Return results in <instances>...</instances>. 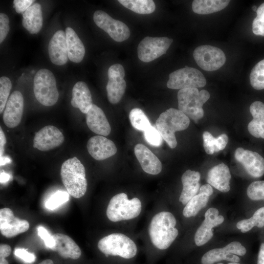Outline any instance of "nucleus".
Returning <instances> with one entry per match:
<instances>
[{
    "label": "nucleus",
    "mask_w": 264,
    "mask_h": 264,
    "mask_svg": "<svg viewBox=\"0 0 264 264\" xmlns=\"http://www.w3.org/2000/svg\"><path fill=\"white\" fill-rule=\"evenodd\" d=\"M230 0H195L192 4L193 12L198 14H209L225 8Z\"/></svg>",
    "instance_id": "29"
},
{
    "label": "nucleus",
    "mask_w": 264,
    "mask_h": 264,
    "mask_svg": "<svg viewBox=\"0 0 264 264\" xmlns=\"http://www.w3.org/2000/svg\"><path fill=\"white\" fill-rule=\"evenodd\" d=\"M60 174L63 183L70 195L78 198L85 195L88 188L85 168L76 157L64 162Z\"/></svg>",
    "instance_id": "4"
},
{
    "label": "nucleus",
    "mask_w": 264,
    "mask_h": 264,
    "mask_svg": "<svg viewBox=\"0 0 264 264\" xmlns=\"http://www.w3.org/2000/svg\"><path fill=\"white\" fill-rule=\"evenodd\" d=\"M163 203L160 200L154 202L143 229L137 234L142 242L145 264H154L171 247L179 234L176 216L164 208Z\"/></svg>",
    "instance_id": "1"
},
{
    "label": "nucleus",
    "mask_w": 264,
    "mask_h": 264,
    "mask_svg": "<svg viewBox=\"0 0 264 264\" xmlns=\"http://www.w3.org/2000/svg\"><path fill=\"white\" fill-rule=\"evenodd\" d=\"M256 13L257 15L264 14V2L257 8Z\"/></svg>",
    "instance_id": "54"
},
{
    "label": "nucleus",
    "mask_w": 264,
    "mask_h": 264,
    "mask_svg": "<svg viewBox=\"0 0 264 264\" xmlns=\"http://www.w3.org/2000/svg\"><path fill=\"white\" fill-rule=\"evenodd\" d=\"M69 194L63 191H57L46 201L45 207L49 210H54L69 200Z\"/></svg>",
    "instance_id": "36"
},
{
    "label": "nucleus",
    "mask_w": 264,
    "mask_h": 264,
    "mask_svg": "<svg viewBox=\"0 0 264 264\" xmlns=\"http://www.w3.org/2000/svg\"><path fill=\"white\" fill-rule=\"evenodd\" d=\"M34 1L33 0H14V7L17 13L23 14Z\"/></svg>",
    "instance_id": "46"
},
{
    "label": "nucleus",
    "mask_w": 264,
    "mask_h": 264,
    "mask_svg": "<svg viewBox=\"0 0 264 264\" xmlns=\"http://www.w3.org/2000/svg\"><path fill=\"white\" fill-rule=\"evenodd\" d=\"M11 252V248L6 244L0 245V264H9L6 258L9 256Z\"/></svg>",
    "instance_id": "47"
},
{
    "label": "nucleus",
    "mask_w": 264,
    "mask_h": 264,
    "mask_svg": "<svg viewBox=\"0 0 264 264\" xmlns=\"http://www.w3.org/2000/svg\"><path fill=\"white\" fill-rule=\"evenodd\" d=\"M88 128L94 133L107 136L111 132V127L103 110L95 104L92 105L86 114Z\"/></svg>",
    "instance_id": "22"
},
{
    "label": "nucleus",
    "mask_w": 264,
    "mask_h": 264,
    "mask_svg": "<svg viewBox=\"0 0 264 264\" xmlns=\"http://www.w3.org/2000/svg\"><path fill=\"white\" fill-rule=\"evenodd\" d=\"M252 31L256 35L264 36V14L257 15L254 19Z\"/></svg>",
    "instance_id": "44"
},
{
    "label": "nucleus",
    "mask_w": 264,
    "mask_h": 264,
    "mask_svg": "<svg viewBox=\"0 0 264 264\" xmlns=\"http://www.w3.org/2000/svg\"><path fill=\"white\" fill-rule=\"evenodd\" d=\"M149 202L136 195L120 192L110 199L106 210L108 220L117 229L134 232L137 222L146 211Z\"/></svg>",
    "instance_id": "2"
},
{
    "label": "nucleus",
    "mask_w": 264,
    "mask_h": 264,
    "mask_svg": "<svg viewBox=\"0 0 264 264\" xmlns=\"http://www.w3.org/2000/svg\"><path fill=\"white\" fill-rule=\"evenodd\" d=\"M143 132L144 137L149 144L155 147L161 145L163 138L157 129L151 126Z\"/></svg>",
    "instance_id": "38"
},
{
    "label": "nucleus",
    "mask_w": 264,
    "mask_h": 264,
    "mask_svg": "<svg viewBox=\"0 0 264 264\" xmlns=\"http://www.w3.org/2000/svg\"><path fill=\"white\" fill-rule=\"evenodd\" d=\"M38 264H54V263L53 261L50 259H46L43 261L42 262L39 263Z\"/></svg>",
    "instance_id": "55"
},
{
    "label": "nucleus",
    "mask_w": 264,
    "mask_h": 264,
    "mask_svg": "<svg viewBox=\"0 0 264 264\" xmlns=\"http://www.w3.org/2000/svg\"><path fill=\"white\" fill-rule=\"evenodd\" d=\"M108 82L106 86L109 101L113 104H117L122 98L126 88L124 78L125 70L119 64L111 65L108 71Z\"/></svg>",
    "instance_id": "12"
},
{
    "label": "nucleus",
    "mask_w": 264,
    "mask_h": 264,
    "mask_svg": "<svg viewBox=\"0 0 264 264\" xmlns=\"http://www.w3.org/2000/svg\"><path fill=\"white\" fill-rule=\"evenodd\" d=\"M55 245L51 249L57 252L65 259L76 260L81 255V250L76 243L68 236L57 233L53 235Z\"/></svg>",
    "instance_id": "23"
},
{
    "label": "nucleus",
    "mask_w": 264,
    "mask_h": 264,
    "mask_svg": "<svg viewBox=\"0 0 264 264\" xmlns=\"http://www.w3.org/2000/svg\"><path fill=\"white\" fill-rule=\"evenodd\" d=\"M29 228V223L24 220L16 217L9 208L0 210V231L6 238H12L26 232Z\"/></svg>",
    "instance_id": "15"
},
{
    "label": "nucleus",
    "mask_w": 264,
    "mask_h": 264,
    "mask_svg": "<svg viewBox=\"0 0 264 264\" xmlns=\"http://www.w3.org/2000/svg\"><path fill=\"white\" fill-rule=\"evenodd\" d=\"M65 33L68 59L72 62L80 63L85 54L83 43L72 28L66 27Z\"/></svg>",
    "instance_id": "27"
},
{
    "label": "nucleus",
    "mask_w": 264,
    "mask_h": 264,
    "mask_svg": "<svg viewBox=\"0 0 264 264\" xmlns=\"http://www.w3.org/2000/svg\"><path fill=\"white\" fill-rule=\"evenodd\" d=\"M209 196L199 193L194 196L183 207L182 211L185 218L195 217L198 212L207 204Z\"/></svg>",
    "instance_id": "30"
},
{
    "label": "nucleus",
    "mask_w": 264,
    "mask_h": 264,
    "mask_svg": "<svg viewBox=\"0 0 264 264\" xmlns=\"http://www.w3.org/2000/svg\"><path fill=\"white\" fill-rule=\"evenodd\" d=\"M0 177V183H4L9 180L10 176L8 174L5 173L4 172H1Z\"/></svg>",
    "instance_id": "52"
},
{
    "label": "nucleus",
    "mask_w": 264,
    "mask_h": 264,
    "mask_svg": "<svg viewBox=\"0 0 264 264\" xmlns=\"http://www.w3.org/2000/svg\"><path fill=\"white\" fill-rule=\"evenodd\" d=\"M209 98V92L205 89L200 91L197 88L180 89L177 93L178 110L197 122L203 117L202 107Z\"/></svg>",
    "instance_id": "6"
},
{
    "label": "nucleus",
    "mask_w": 264,
    "mask_h": 264,
    "mask_svg": "<svg viewBox=\"0 0 264 264\" xmlns=\"http://www.w3.org/2000/svg\"><path fill=\"white\" fill-rule=\"evenodd\" d=\"M193 57L198 65L208 71L219 69L226 61V57L222 50L210 45L198 46L194 51Z\"/></svg>",
    "instance_id": "9"
},
{
    "label": "nucleus",
    "mask_w": 264,
    "mask_h": 264,
    "mask_svg": "<svg viewBox=\"0 0 264 264\" xmlns=\"http://www.w3.org/2000/svg\"><path fill=\"white\" fill-rule=\"evenodd\" d=\"M64 136L56 127L46 126L34 136L33 146L41 151H47L60 146L64 141Z\"/></svg>",
    "instance_id": "14"
},
{
    "label": "nucleus",
    "mask_w": 264,
    "mask_h": 264,
    "mask_svg": "<svg viewBox=\"0 0 264 264\" xmlns=\"http://www.w3.org/2000/svg\"><path fill=\"white\" fill-rule=\"evenodd\" d=\"M206 80L198 69L188 66L178 69L169 74L167 87L171 89H182L203 87Z\"/></svg>",
    "instance_id": "8"
},
{
    "label": "nucleus",
    "mask_w": 264,
    "mask_h": 264,
    "mask_svg": "<svg viewBox=\"0 0 264 264\" xmlns=\"http://www.w3.org/2000/svg\"><path fill=\"white\" fill-rule=\"evenodd\" d=\"M204 220L196 230L194 242L198 246H202L213 236V228L223 223L224 219L219 215V210L214 207L209 208L204 214Z\"/></svg>",
    "instance_id": "13"
},
{
    "label": "nucleus",
    "mask_w": 264,
    "mask_h": 264,
    "mask_svg": "<svg viewBox=\"0 0 264 264\" xmlns=\"http://www.w3.org/2000/svg\"><path fill=\"white\" fill-rule=\"evenodd\" d=\"M12 84L9 78L2 76L0 78V113H1L5 109L8 101Z\"/></svg>",
    "instance_id": "35"
},
{
    "label": "nucleus",
    "mask_w": 264,
    "mask_h": 264,
    "mask_svg": "<svg viewBox=\"0 0 264 264\" xmlns=\"http://www.w3.org/2000/svg\"><path fill=\"white\" fill-rule=\"evenodd\" d=\"M6 143L5 135L1 129L0 128V157L3 156L4 151V146Z\"/></svg>",
    "instance_id": "49"
},
{
    "label": "nucleus",
    "mask_w": 264,
    "mask_h": 264,
    "mask_svg": "<svg viewBox=\"0 0 264 264\" xmlns=\"http://www.w3.org/2000/svg\"><path fill=\"white\" fill-rule=\"evenodd\" d=\"M249 133L256 138L264 139V124L253 119L248 125Z\"/></svg>",
    "instance_id": "41"
},
{
    "label": "nucleus",
    "mask_w": 264,
    "mask_h": 264,
    "mask_svg": "<svg viewBox=\"0 0 264 264\" xmlns=\"http://www.w3.org/2000/svg\"><path fill=\"white\" fill-rule=\"evenodd\" d=\"M71 104L72 107L78 108L82 113L85 114L92 107V96L85 82L79 81L73 86Z\"/></svg>",
    "instance_id": "25"
},
{
    "label": "nucleus",
    "mask_w": 264,
    "mask_h": 264,
    "mask_svg": "<svg viewBox=\"0 0 264 264\" xmlns=\"http://www.w3.org/2000/svg\"><path fill=\"white\" fill-rule=\"evenodd\" d=\"M129 119L132 126L139 131L144 132L151 126L147 116L139 108H134L131 110Z\"/></svg>",
    "instance_id": "33"
},
{
    "label": "nucleus",
    "mask_w": 264,
    "mask_h": 264,
    "mask_svg": "<svg viewBox=\"0 0 264 264\" xmlns=\"http://www.w3.org/2000/svg\"><path fill=\"white\" fill-rule=\"evenodd\" d=\"M38 235L44 241L46 247L51 249L55 245V241L53 236H51L47 230L42 226L37 228Z\"/></svg>",
    "instance_id": "43"
},
{
    "label": "nucleus",
    "mask_w": 264,
    "mask_h": 264,
    "mask_svg": "<svg viewBox=\"0 0 264 264\" xmlns=\"http://www.w3.org/2000/svg\"><path fill=\"white\" fill-rule=\"evenodd\" d=\"M87 147L90 155L97 160H105L117 152L114 142L102 135H95L90 138Z\"/></svg>",
    "instance_id": "18"
},
{
    "label": "nucleus",
    "mask_w": 264,
    "mask_h": 264,
    "mask_svg": "<svg viewBox=\"0 0 264 264\" xmlns=\"http://www.w3.org/2000/svg\"><path fill=\"white\" fill-rule=\"evenodd\" d=\"M43 18L41 5L35 3L22 14V24L30 34H37L41 29Z\"/></svg>",
    "instance_id": "26"
},
{
    "label": "nucleus",
    "mask_w": 264,
    "mask_h": 264,
    "mask_svg": "<svg viewBox=\"0 0 264 264\" xmlns=\"http://www.w3.org/2000/svg\"><path fill=\"white\" fill-rule=\"evenodd\" d=\"M257 264H264V242L261 243L258 253Z\"/></svg>",
    "instance_id": "51"
},
{
    "label": "nucleus",
    "mask_w": 264,
    "mask_h": 264,
    "mask_svg": "<svg viewBox=\"0 0 264 264\" xmlns=\"http://www.w3.org/2000/svg\"><path fill=\"white\" fill-rule=\"evenodd\" d=\"M249 78L250 84L254 89H264V59L258 62L252 68Z\"/></svg>",
    "instance_id": "34"
},
{
    "label": "nucleus",
    "mask_w": 264,
    "mask_h": 264,
    "mask_svg": "<svg viewBox=\"0 0 264 264\" xmlns=\"http://www.w3.org/2000/svg\"><path fill=\"white\" fill-rule=\"evenodd\" d=\"M217 146L219 151L223 150L228 141V137L226 134H222L216 138Z\"/></svg>",
    "instance_id": "48"
},
{
    "label": "nucleus",
    "mask_w": 264,
    "mask_h": 264,
    "mask_svg": "<svg viewBox=\"0 0 264 264\" xmlns=\"http://www.w3.org/2000/svg\"><path fill=\"white\" fill-rule=\"evenodd\" d=\"M252 9H253V11H255L256 12V11H257V8L256 6H253L252 7Z\"/></svg>",
    "instance_id": "56"
},
{
    "label": "nucleus",
    "mask_w": 264,
    "mask_h": 264,
    "mask_svg": "<svg viewBox=\"0 0 264 264\" xmlns=\"http://www.w3.org/2000/svg\"><path fill=\"white\" fill-rule=\"evenodd\" d=\"M235 157L251 176L260 177L264 175V158L258 153L240 147L235 152Z\"/></svg>",
    "instance_id": "16"
},
{
    "label": "nucleus",
    "mask_w": 264,
    "mask_h": 264,
    "mask_svg": "<svg viewBox=\"0 0 264 264\" xmlns=\"http://www.w3.org/2000/svg\"><path fill=\"white\" fill-rule=\"evenodd\" d=\"M134 232L116 229L101 238L97 246L106 258L114 260L116 264H136L142 245Z\"/></svg>",
    "instance_id": "3"
},
{
    "label": "nucleus",
    "mask_w": 264,
    "mask_h": 264,
    "mask_svg": "<svg viewBox=\"0 0 264 264\" xmlns=\"http://www.w3.org/2000/svg\"><path fill=\"white\" fill-rule=\"evenodd\" d=\"M48 54L51 62L58 66L66 64L68 53L66 33L62 30L56 31L48 44Z\"/></svg>",
    "instance_id": "19"
},
{
    "label": "nucleus",
    "mask_w": 264,
    "mask_h": 264,
    "mask_svg": "<svg viewBox=\"0 0 264 264\" xmlns=\"http://www.w3.org/2000/svg\"><path fill=\"white\" fill-rule=\"evenodd\" d=\"M200 174L198 172L189 169L182 174L181 178L182 189L178 201L184 207L197 194L200 188Z\"/></svg>",
    "instance_id": "21"
},
{
    "label": "nucleus",
    "mask_w": 264,
    "mask_h": 264,
    "mask_svg": "<svg viewBox=\"0 0 264 264\" xmlns=\"http://www.w3.org/2000/svg\"><path fill=\"white\" fill-rule=\"evenodd\" d=\"M231 243L222 248H214L206 252L201 257V264H213L221 261L239 262L240 258L233 254Z\"/></svg>",
    "instance_id": "28"
},
{
    "label": "nucleus",
    "mask_w": 264,
    "mask_h": 264,
    "mask_svg": "<svg viewBox=\"0 0 264 264\" xmlns=\"http://www.w3.org/2000/svg\"><path fill=\"white\" fill-rule=\"evenodd\" d=\"M125 7L140 14H149L154 12L155 4L152 0H119Z\"/></svg>",
    "instance_id": "31"
},
{
    "label": "nucleus",
    "mask_w": 264,
    "mask_h": 264,
    "mask_svg": "<svg viewBox=\"0 0 264 264\" xmlns=\"http://www.w3.org/2000/svg\"><path fill=\"white\" fill-rule=\"evenodd\" d=\"M228 264H241L239 263L238 262H230Z\"/></svg>",
    "instance_id": "57"
},
{
    "label": "nucleus",
    "mask_w": 264,
    "mask_h": 264,
    "mask_svg": "<svg viewBox=\"0 0 264 264\" xmlns=\"http://www.w3.org/2000/svg\"><path fill=\"white\" fill-rule=\"evenodd\" d=\"M231 174L228 167L221 163L212 168L208 171L207 181L219 191L226 193L230 189Z\"/></svg>",
    "instance_id": "24"
},
{
    "label": "nucleus",
    "mask_w": 264,
    "mask_h": 264,
    "mask_svg": "<svg viewBox=\"0 0 264 264\" xmlns=\"http://www.w3.org/2000/svg\"><path fill=\"white\" fill-rule=\"evenodd\" d=\"M33 91L37 101L44 106H52L57 103L59 94L55 77L51 71L42 68L36 73Z\"/></svg>",
    "instance_id": "7"
},
{
    "label": "nucleus",
    "mask_w": 264,
    "mask_h": 264,
    "mask_svg": "<svg viewBox=\"0 0 264 264\" xmlns=\"http://www.w3.org/2000/svg\"><path fill=\"white\" fill-rule=\"evenodd\" d=\"M173 41L166 37H146L138 45V57L144 62L153 61L166 53Z\"/></svg>",
    "instance_id": "10"
},
{
    "label": "nucleus",
    "mask_w": 264,
    "mask_h": 264,
    "mask_svg": "<svg viewBox=\"0 0 264 264\" xmlns=\"http://www.w3.org/2000/svg\"><path fill=\"white\" fill-rule=\"evenodd\" d=\"M10 162H11V160L9 158L6 157L5 156H3L2 157H0V166L4 165L6 163H10Z\"/></svg>",
    "instance_id": "53"
},
{
    "label": "nucleus",
    "mask_w": 264,
    "mask_h": 264,
    "mask_svg": "<svg viewBox=\"0 0 264 264\" xmlns=\"http://www.w3.org/2000/svg\"><path fill=\"white\" fill-rule=\"evenodd\" d=\"M203 147L205 152L208 154H212L214 152L219 151L217 146L216 138L209 132H204L203 133Z\"/></svg>",
    "instance_id": "39"
},
{
    "label": "nucleus",
    "mask_w": 264,
    "mask_h": 264,
    "mask_svg": "<svg viewBox=\"0 0 264 264\" xmlns=\"http://www.w3.org/2000/svg\"><path fill=\"white\" fill-rule=\"evenodd\" d=\"M199 193L204 194L210 196L213 193V189L209 184H205L200 187Z\"/></svg>",
    "instance_id": "50"
},
{
    "label": "nucleus",
    "mask_w": 264,
    "mask_h": 264,
    "mask_svg": "<svg viewBox=\"0 0 264 264\" xmlns=\"http://www.w3.org/2000/svg\"><path fill=\"white\" fill-rule=\"evenodd\" d=\"M217 264H222V263H218Z\"/></svg>",
    "instance_id": "58"
},
{
    "label": "nucleus",
    "mask_w": 264,
    "mask_h": 264,
    "mask_svg": "<svg viewBox=\"0 0 264 264\" xmlns=\"http://www.w3.org/2000/svg\"><path fill=\"white\" fill-rule=\"evenodd\" d=\"M134 154L142 170L151 175L159 174L162 170L161 162L158 158L146 146L137 144L134 147Z\"/></svg>",
    "instance_id": "20"
},
{
    "label": "nucleus",
    "mask_w": 264,
    "mask_h": 264,
    "mask_svg": "<svg viewBox=\"0 0 264 264\" xmlns=\"http://www.w3.org/2000/svg\"><path fill=\"white\" fill-rule=\"evenodd\" d=\"M249 110L253 119L264 124V103L255 101L251 104Z\"/></svg>",
    "instance_id": "40"
},
{
    "label": "nucleus",
    "mask_w": 264,
    "mask_h": 264,
    "mask_svg": "<svg viewBox=\"0 0 264 264\" xmlns=\"http://www.w3.org/2000/svg\"><path fill=\"white\" fill-rule=\"evenodd\" d=\"M190 124V119L181 111L169 108L161 113L156 121V126L162 138L171 148L177 145L175 132L186 129Z\"/></svg>",
    "instance_id": "5"
},
{
    "label": "nucleus",
    "mask_w": 264,
    "mask_h": 264,
    "mask_svg": "<svg viewBox=\"0 0 264 264\" xmlns=\"http://www.w3.org/2000/svg\"><path fill=\"white\" fill-rule=\"evenodd\" d=\"M93 19L95 23L116 42L124 41L130 36V30L125 23L113 19L102 10L96 11Z\"/></svg>",
    "instance_id": "11"
},
{
    "label": "nucleus",
    "mask_w": 264,
    "mask_h": 264,
    "mask_svg": "<svg viewBox=\"0 0 264 264\" xmlns=\"http://www.w3.org/2000/svg\"><path fill=\"white\" fill-rule=\"evenodd\" d=\"M14 255L27 263H31L35 260V256L23 248H16L14 251Z\"/></svg>",
    "instance_id": "45"
},
{
    "label": "nucleus",
    "mask_w": 264,
    "mask_h": 264,
    "mask_svg": "<svg viewBox=\"0 0 264 264\" xmlns=\"http://www.w3.org/2000/svg\"><path fill=\"white\" fill-rule=\"evenodd\" d=\"M9 19L8 16L1 13L0 14V43L4 40L9 31Z\"/></svg>",
    "instance_id": "42"
},
{
    "label": "nucleus",
    "mask_w": 264,
    "mask_h": 264,
    "mask_svg": "<svg viewBox=\"0 0 264 264\" xmlns=\"http://www.w3.org/2000/svg\"><path fill=\"white\" fill-rule=\"evenodd\" d=\"M24 99L21 92H13L9 97L3 113V121L8 128H13L20 123L23 110Z\"/></svg>",
    "instance_id": "17"
},
{
    "label": "nucleus",
    "mask_w": 264,
    "mask_h": 264,
    "mask_svg": "<svg viewBox=\"0 0 264 264\" xmlns=\"http://www.w3.org/2000/svg\"><path fill=\"white\" fill-rule=\"evenodd\" d=\"M236 226L242 233L250 231L254 226L259 228L264 227V206L256 211L250 218L238 221Z\"/></svg>",
    "instance_id": "32"
},
{
    "label": "nucleus",
    "mask_w": 264,
    "mask_h": 264,
    "mask_svg": "<svg viewBox=\"0 0 264 264\" xmlns=\"http://www.w3.org/2000/svg\"><path fill=\"white\" fill-rule=\"evenodd\" d=\"M248 198L253 200H264V180L252 182L247 189Z\"/></svg>",
    "instance_id": "37"
}]
</instances>
